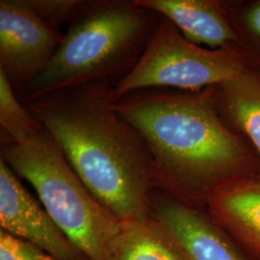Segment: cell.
<instances>
[{
    "instance_id": "6da1fadb",
    "label": "cell",
    "mask_w": 260,
    "mask_h": 260,
    "mask_svg": "<svg viewBox=\"0 0 260 260\" xmlns=\"http://www.w3.org/2000/svg\"><path fill=\"white\" fill-rule=\"evenodd\" d=\"M113 86L87 84L23 104L91 194L123 223L151 215L155 186L149 148L117 111Z\"/></svg>"
},
{
    "instance_id": "7a4b0ae2",
    "label": "cell",
    "mask_w": 260,
    "mask_h": 260,
    "mask_svg": "<svg viewBox=\"0 0 260 260\" xmlns=\"http://www.w3.org/2000/svg\"><path fill=\"white\" fill-rule=\"evenodd\" d=\"M115 105L149 148L155 191L205 205L217 187L242 177L249 155L221 117L216 87L144 89Z\"/></svg>"
},
{
    "instance_id": "3957f363",
    "label": "cell",
    "mask_w": 260,
    "mask_h": 260,
    "mask_svg": "<svg viewBox=\"0 0 260 260\" xmlns=\"http://www.w3.org/2000/svg\"><path fill=\"white\" fill-rule=\"evenodd\" d=\"M161 15L136 0H86L44 71L17 93L22 103L68 88L116 84L143 54Z\"/></svg>"
},
{
    "instance_id": "277c9868",
    "label": "cell",
    "mask_w": 260,
    "mask_h": 260,
    "mask_svg": "<svg viewBox=\"0 0 260 260\" xmlns=\"http://www.w3.org/2000/svg\"><path fill=\"white\" fill-rule=\"evenodd\" d=\"M0 159L33 187L47 213L87 259L107 260L121 222L91 194L47 130L23 143L1 142Z\"/></svg>"
},
{
    "instance_id": "5b68a950",
    "label": "cell",
    "mask_w": 260,
    "mask_h": 260,
    "mask_svg": "<svg viewBox=\"0 0 260 260\" xmlns=\"http://www.w3.org/2000/svg\"><path fill=\"white\" fill-rule=\"evenodd\" d=\"M247 67L232 47L206 49L187 41L177 26L161 17L137 64L114 84L115 102L152 88L201 91L237 78Z\"/></svg>"
},
{
    "instance_id": "8992f818",
    "label": "cell",
    "mask_w": 260,
    "mask_h": 260,
    "mask_svg": "<svg viewBox=\"0 0 260 260\" xmlns=\"http://www.w3.org/2000/svg\"><path fill=\"white\" fill-rule=\"evenodd\" d=\"M65 32L31 0L0 1V70L16 93L40 75L62 44Z\"/></svg>"
},
{
    "instance_id": "52a82bcc",
    "label": "cell",
    "mask_w": 260,
    "mask_h": 260,
    "mask_svg": "<svg viewBox=\"0 0 260 260\" xmlns=\"http://www.w3.org/2000/svg\"><path fill=\"white\" fill-rule=\"evenodd\" d=\"M0 231L55 260H88L0 159Z\"/></svg>"
},
{
    "instance_id": "ba28073f",
    "label": "cell",
    "mask_w": 260,
    "mask_h": 260,
    "mask_svg": "<svg viewBox=\"0 0 260 260\" xmlns=\"http://www.w3.org/2000/svg\"><path fill=\"white\" fill-rule=\"evenodd\" d=\"M151 216L177 241L190 260H245L220 225L196 205L155 191Z\"/></svg>"
},
{
    "instance_id": "9c48e42d",
    "label": "cell",
    "mask_w": 260,
    "mask_h": 260,
    "mask_svg": "<svg viewBox=\"0 0 260 260\" xmlns=\"http://www.w3.org/2000/svg\"><path fill=\"white\" fill-rule=\"evenodd\" d=\"M205 205L214 222L236 236L260 260V178L232 179L207 196Z\"/></svg>"
},
{
    "instance_id": "30bf717a",
    "label": "cell",
    "mask_w": 260,
    "mask_h": 260,
    "mask_svg": "<svg viewBox=\"0 0 260 260\" xmlns=\"http://www.w3.org/2000/svg\"><path fill=\"white\" fill-rule=\"evenodd\" d=\"M172 21L187 41L212 49L230 47L237 35L219 2L212 0H136Z\"/></svg>"
},
{
    "instance_id": "8fae6325",
    "label": "cell",
    "mask_w": 260,
    "mask_h": 260,
    "mask_svg": "<svg viewBox=\"0 0 260 260\" xmlns=\"http://www.w3.org/2000/svg\"><path fill=\"white\" fill-rule=\"evenodd\" d=\"M107 260H190L162 224L151 215L123 222Z\"/></svg>"
},
{
    "instance_id": "7c38bea8",
    "label": "cell",
    "mask_w": 260,
    "mask_h": 260,
    "mask_svg": "<svg viewBox=\"0 0 260 260\" xmlns=\"http://www.w3.org/2000/svg\"><path fill=\"white\" fill-rule=\"evenodd\" d=\"M219 111L249 137L260 155V73L245 71L216 87Z\"/></svg>"
},
{
    "instance_id": "4fadbf2b",
    "label": "cell",
    "mask_w": 260,
    "mask_h": 260,
    "mask_svg": "<svg viewBox=\"0 0 260 260\" xmlns=\"http://www.w3.org/2000/svg\"><path fill=\"white\" fill-rule=\"evenodd\" d=\"M1 142L23 143L44 129L40 121L21 103L8 76L0 70Z\"/></svg>"
},
{
    "instance_id": "5bb4252c",
    "label": "cell",
    "mask_w": 260,
    "mask_h": 260,
    "mask_svg": "<svg viewBox=\"0 0 260 260\" xmlns=\"http://www.w3.org/2000/svg\"><path fill=\"white\" fill-rule=\"evenodd\" d=\"M33 6L56 25L62 27L69 24L78 10L83 5L84 0H31Z\"/></svg>"
},
{
    "instance_id": "9a60e30c",
    "label": "cell",
    "mask_w": 260,
    "mask_h": 260,
    "mask_svg": "<svg viewBox=\"0 0 260 260\" xmlns=\"http://www.w3.org/2000/svg\"><path fill=\"white\" fill-rule=\"evenodd\" d=\"M0 260H55L36 247L0 231Z\"/></svg>"
},
{
    "instance_id": "2e32d148",
    "label": "cell",
    "mask_w": 260,
    "mask_h": 260,
    "mask_svg": "<svg viewBox=\"0 0 260 260\" xmlns=\"http://www.w3.org/2000/svg\"><path fill=\"white\" fill-rule=\"evenodd\" d=\"M245 20L251 33L260 39V1L248 10Z\"/></svg>"
}]
</instances>
